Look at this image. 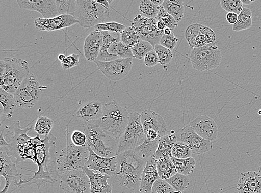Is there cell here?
Masks as SVG:
<instances>
[{"mask_svg":"<svg viewBox=\"0 0 261 193\" xmlns=\"http://www.w3.org/2000/svg\"><path fill=\"white\" fill-rule=\"evenodd\" d=\"M154 50L159 57L161 65H165L172 61L173 56L171 50L160 44L156 45L154 46Z\"/></svg>","mask_w":261,"mask_h":193,"instance_id":"47","label":"cell"},{"mask_svg":"<svg viewBox=\"0 0 261 193\" xmlns=\"http://www.w3.org/2000/svg\"><path fill=\"white\" fill-rule=\"evenodd\" d=\"M157 27L161 30H164L166 26L161 20H159L157 21Z\"/></svg>","mask_w":261,"mask_h":193,"instance_id":"54","label":"cell"},{"mask_svg":"<svg viewBox=\"0 0 261 193\" xmlns=\"http://www.w3.org/2000/svg\"><path fill=\"white\" fill-rule=\"evenodd\" d=\"M89 157L88 145L83 147H77L66 136V147L57 155L58 171L62 174L65 172L83 169L86 166Z\"/></svg>","mask_w":261,"mask_h":193,"instance_id":"5","label":"cell"},{"mask_svg":"<svg viewBox=\"0 0 261 193\" xmlns=\"http://www.w3.org/2000/svg\"><path fill=\"white\" fill-rule=\"evenodd\" d=\"M239 15L235 13H228L226 15V20L229 24L234 25L238 21Z\"/></svg>","mask_w":261,"mask_h":193,"instance_id":"52","label":"cell"},{"mask_svg":"<svg viewBox=\"0 0 261 193\" xmlns=\"http://www.w3.org/2000/svg\"><path fill=\"white\" fill-rule=\"evenodd\" d=\"M141 114L144 133L153 131L161 137L166 135L167 126L165 119L160 114L150 110H145Z\"/></svg>","mask_w":261,"mask_h":193,"instance_id":"19","label":"cell"},{"mask_svg":"<svg viewBox=\"0 0 261 193\" xmlns=\"http://www.w3.org/2000/svg\"><path fill=\"white\" fill-rule=\"evenodd\" d=\"M151 1H152V2L155 5L157 6V7H161V6H162L163 4V0H155V1H154V0H151Z\"/></svg>","mask_w":261,"mask_h":193,"instance_id":"55","label":"cell"},{"mask_svg":"<svg viewBox=\"0 0 261 193\" xmlns=\"http://www.w3.org/2000/svg\"><path fill=\"white\" fill-rule=\"evenodd\" d=\"M164 34L166 35H171L172 33L173 30L170 28L166 27L165 30H163Z\"/></svg>","mask_w":261,"mask_h":193,"instance_id":"56","label":"cell"},{"mask_svg":"<svg viewBox=\"0 0 261 193\" xmlns=\"http://www.w3.org/2000/svg\"><path fill=\"white\" fill-rule=\"evenodd\" d=\"M238 193H261V176L256 172L242 173L238 182Z\"/></svg>","mask_w":261,"mask_h":193,"instance_id":"22","label":"cell"},{"mask_svg":"<svg viewBox=\"0 0 261 193\" xmlns=\"http://www.w3.org/2000/svg\"><path fill=\"white\" fill-rule=\"evenodd\" d=\"M120 40L123 43L131 49L139 41L142 40L140 36L131 26L126 27L120 34Z\"/></svg>","mask_w":261,"mask_h":193,"instance_id":"39","label":"cell"},{"mask_svg":"<svg viewBox=\"0 0 261 193\" xmlns=\"http://www.w3.org/2000/svg\"><path fill=\"white\" fill-rule=\"evenodd\" d=\"M144 64L147 67H153L158 64H160V60L159 57L155 50H153L147 54L146 56L144 58Z\"/></svg>","mask_w":261,"mask_h":193,"instance_id":"51","label":"cell"},{"mask_svg":"<svg viewBox=\"0 0 261 193\" xmlns=\"http://www.w3.org/2000/svg\"><path fill=\"white\" fill-rule=\"evenodd\" d=\"M47 89L30 73L14 94L17 107L24 109L34 107L40 99L42 92Z\"/></svg>","mask_w":261,"mask_h":193,"instance_id":"7","label":"cell"},{"mask_svg":"<svg viewBox=\"0 0 261 193\" xmlns=\"http://www.w3.org/2000/svg\"><path fill=\"white\" fill-rule=\"evenodd\" d=\"M178 40V39L173 33L169 35L164 34L161 39L160 44L172 51L177 46Z\"/></svg>","mask_w":261,"mask_h":193,"instance_id":"49","label":"cell"},{"mask_svg":"<svg viewBox=\"0 0 261 193\" xmlns=\"http://www.w3.org/2000/svg\"><path fill=\"white\" fill-rule=\"evenodd\" d=\"M79 23L75 18L70 15H59L52 19H45L38 18L34 21L36 29L39 31L53 32L61 29L69 27Z\"/></svg>","mask_w":261,"mask_h":193,"instance_id":"16","label":"cell"},{"mask_svg":"<svg viewBox=\"0 0 261 193\" xmlns=\"http://www.w3.org/2000/svg\"><path fill=\"white\" fill-rule=\"evenodd\" d=\"M252 25V14L250 8H244L239 15L238 21L233 25L234 32H241L250 29Z\"/></svg>","mask_w":261,"mask_h":193,"instance_id":"33","label":"cell"},{"mask_svg":"<svg viewBox=\"0 0 261 193\" xmlns=\"http://www.w3.org/2000/svg\"><path fill=\"white\" fill-rule=\"evenodd\" d=\"M129 115L125 108L114 101L105 104L101 118L92 122L98 124L106 134L119 142L128 124Z\"/></svg>","mask_w":261,"mask_h":193,"instance_id":"2","label":"cell"},{"mask_svg":"<svg viewBox=\"0 0 261 193\" xmlns=\"http://www.w3.org/2000/svg\"><path fill=\"white\" fill-rule=\"evenodd\" d=\"M26 170L34 173L33 176L27 180H23L21 177L22 175H21L20 182L19 183L15 182L17 186L21 187L22 185H30L36 184L39 189L42 185H45L47 183L54 184L60 174L59 173L46 172L44 170H38L37 172Z\"/></svg>","mask_w":261,"mask_h":193,"instance_id":"26","label":"cell"},{"mask_svg":"<svg viewBox=\"0 0 261 193\" xmlns=\"http://www.w3.org/2000/svg\"><path fill=\"white\" fill-rule=\"evenodd\" d=\"M66 58V57L64 55V54H60L58 56V59L60 62H62L64 61V59Z\"/></svg>","mask_w":261,"mask_h":193,"instance_id":"57","label":"cell"},{"mask_svg":"<svg viewBox=\"0 0 261 193\" xmlns=\"http://www.w3.org/2000/svg\"><path fill=\"white\" fill-rule=\"evenodd\" d=\"M185 37L193 49L215 43L216 40L213 30L198 23L192 24L187 27Z\"/></svg>","mask_w":261,"mask_h":193,"instance_id":"13","label":"cell"},{"mask_svg":"<svg viewBox=\"0 0 261 193\" xmlns=\"http://www.w3.org/2000/svg\"><path fill=\"white\" fill-rule=\"evenodd\" d=\"M66 136H68L72 143L77 147H83L88 145V138L84 131L74 130L70 132L67 128Z\"/></svg>","mask_w":261,"mask_h":193,"instance_id":"45","label":"cell"},{"mask_svg":"<svg viewBox=\"0 0 261 193\" xmlns=\"http://www.w3.org/2000/svg\"><path fill=\"white\" fill-rule=\"evenodd\" d=\"M157 160L154 156L149 159L145 165L142 173L139 191L142 193H151L154 183L160 179L158 173Z\"/></svg>","mask_w":261,"mask_h":193,"instance_id":"23","label":"cell"},{"mask_svg":"<svg viewBox=\"0 0 261 193\" xmlns=\"http://www.w3.org/2000/svg\"><path fill=\"white\" fill-rule=\"evenodd\" d=\"M181 141L186 143L191 149L193 153L202 155L213 149L212 142L204 140L198 135L190 125H187L182 129Z\"/></svg>","mask_w":261,"mask_h":193,"instance_id":"14","label":"cell"},{"mask_svg":"<svg viewBox=\"0 0 261 193\" xmlns=\"http://www.w3.org/2000/svg\"><path fill=\"white\" fill-rule=\"evenodd\" d=\"M177 137L175 134L166 135L161 138L154 157L156 160L163 158H171L172 150Z\"/></svg>","mask_w":261,"mask_h":193,"instance_id":"28","label":"cell"},{"mask_svg":"<svg viewBox=\"0 0 261 193\" xmlns=\"http://www.w3.org/2000/svg\"><path fill=\"white\" fill-rule=\"evenodd\" d=\"M102 44V35L100 31L94 30L85 39L84 53L89 62H94L99 56Z\"/></svg>","mask_w":261,"mask_h":193,"instance_id":"25","label":"cell"},{"mask_svg":"<svg viewBox=\"0 0 261 193\" xmlns=\"http://www.w3.org/2000/svg\"><path fill=\"white\" fill-rule=\"evenodd\" d=\"M94 27L97 31L116 33L121 34L126 27L123 24L113 21L98 24Z\"/></svg>","mask_w":261,"mask_h":193,"instance_id":"43","label":"cell"},{"mask_svg":"<svg viewBox=\"0 0 261 193\" xmlns=\"http://www.w3.org/2000/svg\"><path fill=\"white\" fill-rule=\"evenodd\" d=\"M178 173L188 176L194 172L196 168L195 159L191 157L186 159H180L172 157L171 158Z\"/></svg>","mask_w":261,"mask_h":193,"instance_id":"34","label":"cell"},{"mask_svg":"<svg viewBox=\"0 0 261 193\" xmlns=\"http://www.w3.org/2000/svg\"><path fill=\"white\" fill-rule=\"evenodd\" d=\"M62 68L65 70H68L75 67L80 64V56L76 53H72L71 55L66 57L64 61L61 62Z\"/></svg>","mask_w":261,"mask_h":193,"instance_id":"50","label":"cell"},{"mask_svg":"<svg viewBox=\"0 0 261 193\" xmlns=\"http://www.w3.org/2000/svg\"><path fill=\"white\" fill-rule=\"evenodd\" d=\"M101 5L104 6L106 8L110 9V5L112 3V1H109V0H105V1H97Z\"/></svg>","mask_w":261,"mask_h":193,"instance_id":"53","label":"cell"},{"mask_svg":"<svg viewBox=\"0 0 261 193\" xmlns=\"http://www.w3.org/2000/svg\"><path fill=\"white\" fill-rule=\"evenodd\" d=\"M89 178L91 193H113V188L108 184V180L111 176L108 174L90 170L85 166L83 169Z\"/></svg>","mask_w":261,"mask_h":193,"instance_id":"21","label":"cell"},{"mask_svg":"<svg viewBox=\"0 0 261 193\" xmlns=\"http://www.w3.org/2000/svg\"><path fill=\"white\" fill-rule=\"evenodd\" d=\"M145 138L141 114L136 112L131 113L128 124L119 141L118 154L126 151L135 150L143 144Z\"/></svg>","mask_w":261,"mask_h":193,"instance_id":"8","label":"cell"},{"mask_svg":"<svg viewBox=\"0 0 261 193\" xmlns=\"http://www.w3.org/2000/svg\"><path fill=\"white\" fill-rule=\"evenodd\" d=\"M152 193H181L176 191L173 187L168 183L166 180L158 179L154 183Z\"/></svg>","mask_w":261,"mask_h":193,"instance_id":"48","label":"cell"},{"mask_svg":"<svg viewBox=\"0 0 261 193\" xmlns=\"http://www.w3.org/2000/svg\"><path fill=\"white\" fill-rule=\"evenodd\" d=\"M0 112L1 116L5 115L6 118L13 117V114L17 107L14 94L5 92L0 89Z\"/></svg>","mask_w":261,"mask_h":193,"instance_id":"29","label":"cell"},{"mask_svg":"<svg viewBox=\"0 0 261 193\" xmlns=\"http://www.w3.org/2000/svg\"><path fill=\"white\" fill-rule=\"evenodd\" d=\"M83 129L88 138V146L98 155L112 158L118 155L119 142L108 135L92 122H84Z\"/></svg>","mask_w":261,"mask_h":193,"instance_id":"4","label":"cell"},{"mask_svg":"<svg viewBox=\"0 0 261 193\" xmlns=\"http://www.w3.org/2000/svg\"><path fill=\"white\" fill-rule=\"evenodd\" d=\"M192 151L188 145L182 142H177L174 145L172 156L175 158L186 159L191 157Z\"/></svg>","mask_w":261,"mask_h":193,"instance_id":"40","label":"cell"},{"mask_svg":"<svg viewBox=\"0 0 261 193\" xmlns=\"http://www.w3.org/2000/svg\"><path fill=\"white\" fill-rule=\"evenodd\" d=\"M94 62L108 79L118 81L124 79L130 73L133 58L117 59L108 62L95 60Z\"/></svg>","mask_w":261,"mask_h":193,"instance_id":"12","label":"cell"},{"mask_svg":"<svg viewBox=\"0 0 261 193\" xmlns=\"http://www.w3.org/2000/svg\"><path fill=\"white\" fill-rule=\"evenodd\" d=\"M54 126L51 119L46 116H40L36 120L34 130L40 136H47L50 134Z\"/></svg>","mask_w":261,"mask_h":193,"instance_id":"36","label":"cell"},{"mask_svg":"<svg viewBox=\"0 0 261 193\" xmlns=\"http://www.w3.org/2000/svg\"><path fill=\"white\" fill-rule=\"evenodd\" d=\"M117 159L115 175L120 185L132 189L139 188L147 161L139 158L135 150L118 154Z\"/></svg>","mask_w":261,"mask_h":193,"instance_id":"1","label":"cell"},{"mask_svg":"<svg viewBox=\"0 0 261 193\" xmlns=\"http://www.w3.org/2000/svg\"><path fill=\"white\" fill-rule=\"evenodd\" d=\"M59 186L64 193H91L90 180L83 169L61 174Z\"/></svg>","mask_w":261,"mask_h":193,"instance_id":"10","label":"cell"},{"mask_svg":"<svg viewBox=\"0 0 261 193\" xmlns=\"http://www.w3.org/2000/svg\"><path fill=\"white\" fill-rule=\"evenodd\" d=\"M153 50L154 47L152 45L148 42L143 40L139 41L132 49L133 58L139 60L144 59L147 53Z\"/></svg>","mask_w":261,"mask_h":193,"instance_id":"41","label":"cell"},{"mask_svg":"<svg viewBox=\"0 0 261 193\" xmlns=\"http://www.w3.org/2000/svg\"><path fill=\"white\" fill-rule=\"evenodd\" d=\"M155 19L156 21L161 20L166 27L170 28L172 30L178 27V22L176 21L173 16L167 13L162 6L160 7L159 14Z\"/></svg>","mask_w":261,"mask_h":193,"instance_id":"46","label":"cell"},{"mask_svg":"<svg viewBox=\"0 0 261 193\" xmlns=\"http://www.w3.org/2000/svg\"><path fill=\"white\" fill-rule=\"evenodd\" d=\"M17 3L21 9L38 12L45 19L59 16L54 0H17Z\"/></svg>","mask_w":261,"mask_h":193,"instance_id":"15","label":"cell"},{"mask_svg":"<svg viewBox=\"0 0 261 193\" xmlns=\"http://www.w3.org/2000/svg\"><path fill=\"white\" fill-rule=\"evenodd\" d=\"M59 15H70L74 17L76 10V1H56Z\"/></svg>","mask_w":261,"mask_h":193,"instance_id":"42","label":"cell"},{"mask_svg":"<svg viewBox=\"0 0 261 193\" xmlns=\"http://www.w3.org/2000/svg\"><path fill=\"white\" fill-rule=\"evenodd\" d=\"M220 4L222 8L228 13H235L239 15L244 8L240 0H222Z\"/></svg>","mask_w":261,"mask_h":193,"instance_id":"44","label":"cell"},{"mask_svg":"<svg viewBox=\"0 0 261 193\" xmlns=\"http://www.w3.org/2000/svg\"><path fill=\"white\" fill-rule=\"evenodd\" d=\"M108 52L119 59L133 58L131 48L127 47L121 41L113 43L109 47Z\"/></svg>","mask_w":261,"mask_h":193,"instance_id":"38","label":"cell"},{"mask_svg":"<svg viewBox=\"0 0 261 193\" xmlns=\"http://www.w3.org/2000/svg\"><path fill=\"white\" fill-rule=\"evenodd\" d=\"M102 35V44L100 52L96 60L102 62H108L119 59L116 56L111 55L108 52L109 47L115 43L121 41L120 34L101 32Z\"/></svg>","mask_w":261,"mask_h":193,"instance_id":"27","label":"cell"},{"mask_svg":"<svg viewBox=\"0 0 261 193\" xmlns=\"http://www.w3.org/2000/svg\"><path fill=\"white\" fill-rule=\"evenodd\" d=\"M89 157L86 166L90 170L109 175L112 177L115 174L117 167V156L112 158H105L97 155L88 146Z\"/></svg>","mask_w":261,"mask_h":193,"instance_id":"17","label":"cell"},{"mask_svg":"<svg viewBox=\"0 0 261 193\" xmlns=\"http://www.w3.org/2000/svg\"><path fill=\"white\" fill-rule=\"evenodd\" d=\"M109 11L110 9L96 0H77L74 17L81 26L94 27L98 24L105 23L110 16Z\"/></svg>","mask_w":261,"mask_h":193,"instance_id":"6","label":"cell"},{"mask_svg":"<svg viewBox=\"0 0 261 193\" xmlns=\"http://www.w3.org/2000/svg\"><path fill=\"white\" fill-rule=\"evenodd\" d=\"M30 74L26 60L16 58H6L0 62L1 89L14 94L22 82Z\"/></svg>","mask_w":261,"mask_h":193,"instance_id":"3","label":"cell"},{"mask_svg":"<svg viewBox=\"0 0 261 193\" xmlns=\"http://www.w3.org/2000/svg\"><path fill=\"white\" fill-rule=\"evenodd\" d=\"M190 125L196 133L204 140L212 142L217 137L218 126L213 119L207 116H199L194 119Z\"/></svg>","mask_w":261,"mask_h":193,"instance_id":"18","label":"cell"},{"mask_svg":"<svg viewBox=\"0 0 261 193\" xmlns=\"http://www.w3.org/2000/svg\"><path fill=\"white\" fill-rule=\"evenodd\" d=\"M139 9L141 15L150 19H155L160 11V7H157L151 0L141 1Z\"/></svg>","mask_w":261,"mask_h":193,"instance_id":"35","label":"cell"},{"mask_svg":"<svg viewBox=\"0 0 261 193\" xmlns=\"http://www.w3.org/2000/svg\"><path fill=\"white\" fill-rule=\"evenodd\" d=\"M159 144V142L145 140L141 146L135 150V153L139 158L147 161L149 159L154 157Z\"/></svg>","mask_w":261,"mask_h":193,"instance_id":"32","label":"cell"},{"mask_svg":"<svg viewBox=\"0 0 261 193\" xmlns=\"http://www.w3.org/2000/svg\"><path fill=\"white\" fill-rule=\"evenodd\" d=\"M104 105L98 100H93L83 104L75 113V117L84 122H93L102 116Z\"/></svg>","mask_w":261,"mask_h":193,"instance_id":"24","label":"cell"},{"mask_svg":"<svg viewBox=\"0 0 261 193\" xmlns=\"http://www.w3.org/2000/svg\"><path fill=\"white\" fill-rule=\"evenodd\" d=\"M258 173L259 174L260 176H261V166L259 167L258 168Z\"/></svg>","mask_w":261,"mask_h":193,"instance_id":"59","label":"cell"},{"mask_svg":"<svg viewBox=\"0 0 261 193\" xmlns=\"http://www.w3.org/2000/svg\"><path fill=\"white\" fill-rule=\"evenodd\" d=\"M156 167L160 178L163 180H167L178 173L171 158L157 160Z\"/></svg>","mask_w":261,"mask_h":193,"instance_id":"31","label":"cell"},{"mask_svg":"<svg viewBox=\"0 0 261 193\" xmlns=\"http://www.w3.org/2000/svg\"><path fill=\"white\" fill-rule=\"evenodd\" d=\"M166 181L176 191L181 192L186 190L190 184L189 177L179 173L176 174L174 176L166 180Z\"/></svg>","mask_w":261,"mask_h":193,"instance_id":"37","label":"cell"},{"mask_svg":"<svg viewBox=\"0 0 261 193\" xmlns=\"http://www.w3.org/2000/svg\"><path fill=\"white\" fill-rule=\"evenodd\" d=\"M254 1H250V0H243V1H242L243 4L246 5H250Z\"/></svg>","mask_w":261,"mask_h":193,"instance_id":"58","label":"cell"},{"mask_svg":"<svg viewBox=\"0 0 261 193\" xmlns=\"http://www.w3.org/2000/svg\"><path fill=\"white\" fill-rule=\"evenodd\" d=\"M221 60V51L215 43L193 48L190 54L192 67L198 71L217 68L220 65Z\"/></svg>","mask_w":261,"mask_h":193,"instance_id":"9","label":"cell"},{"mask_svg":"<svg viewBox=\"0 0 261 193\" xmlns=\"http://www.w3.org/2000/svg\"><path fill=\"white\" fill-rule=\"evenodd\" d=\"M0 175L5 179L4 189L0 193H7L12 182H16V179L21 174L18 172L16 165L11 160V157L5 150L0 151Z\"/></svg>","mask_w":261,"mask_h":193,"instance_id":"20","label":"cell"},{"mask_svg":"<svg viewBox=\"0 0 261 193\" xmlns=\"http://www.w3.org/2000/svg\"><path fill=\"white\" fill-rule=\"evenodd\" d=\"M162 7L167 13L174 17L177 22L183 19L185 15V7L181 0H165Z\"/></svg>","mask_w":261,"mask_h":193,"instance_id":"30","label":"cell"},{"mask_svg":"<svg viewBox=\"0 0 261 193\" xmlns=\"http://www.w3.org/2000/svg\"><path fill=\"white\" fill-rule=\"evenodd\" d=\"M131 27L138 33L142 40L148 42L154 47L160 44L164 32L158 29L156 19H148L139 14L134 18Z\"/></svg>","mask_w":261,"mask_h":193,"instance_id":"11","label":"cell"}]
</instances>
